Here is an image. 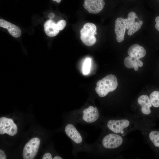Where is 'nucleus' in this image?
I'll return each mask as SVG.
<instances>
[{
  "label": "nucleus",
  "mask_w": 159,
  "mask_h": 159,
  "mask_svg": "<svg viewBox=\"0 0 159 159\" xmlns=\"http://www.w3.org/2000/svg\"><path fill=\"white\" fill-rule=\"evenodd\" d=\"M138 102L141 107V110L143 114L148 115L150 113V107H152V105L148 95H141L138 98Z\"/></svg>",
  "instance_id": "13"
},
{
  "label": "nucleus",
  "mask_w": 159,
  "mask_h": 159,
  "mask_svg": "<svg viewBox=\"0 0 159 159\" xmlns=\"http://www.w3.org/2000/svg\"><path fill=\"white\" fill-rule=\"evenodd\" d=\"M6 156L4 151L0 150V159H6Z\"/></svg>",
  "instance_id": "24"
},
{
  "label": "nucleus",
  "mask_w": 159,
  "mask_h": 159,
  "mask_svg": "<svg viewBox=\"0 0 159 159\" xmlns=\"http://www.w3.org/2000/svg\"><path fill=\"white\" fill-rule=\"evenodd\" d=\"M66 21L63 19L60 20L56 23L57 28L59 31L63 30L66 26Z\"/></svg>",
  "instance_id": "21"
},
{
  "label": "nucleus",
  "mask_w": 159,
  "mask_h": 159,
  "mask_svg": "<svg viewBox=\"0 0 159 159\" xmlns=\"http://www.w3.org/2000/svg\"><path fill=\"white\" fill-rule=\"evenodd\" d=\"M143 23V21L139 19H138L128 29L127 32L129 36L132 35L141 28Z\"/></svg>",
  "instance_id": "18"
},
{
  "label": "nucleus",
  "mask_w": 159,
  "mask_h": 159,
  "mask_svg": "<svg viewBox=\"0 0 159 159\" xmlns=\"http://www.w3.org/2000/svg\"><path fill=\"white\" fill-rule=\"evenodd\" d=\"M117 85V80L115 76L109 74L97 82L95 90L99 96L103 97L109 92L114 91Z\"/></svg>",
  "instance_id": "1"
},
{
  "label": "nucleus",
  "mask_w": 159,
  "mask_h": 159,
  "mask_svg": "<svg viewBox=\"0 0 159 159\" xmlns=\"http://www.w3.org/2000/svg\"><path fill=\"white\" fill-rule=\"evenodd\" d=\"M40 143V140L38 138H34L30 140L24 147L23 152V159H34L37 153Z\"/></svg>",
  "instance_id": "3"
},
{
  "label": "nucleus",
  "mask_w": 159,
  "mask_h": 159,
  "mask_svg": "<svg viewBox=\"0 0 159 159\" xmlns=\"http://www.w3.org/2000/svg\"><path fill=\"white\" fill-rule=\"evenodd\" d=\"M17 132V127L13 120L10 118L4 117L0 118V134L6 133L13 136Z\"/></svg>",
  "instance_id": "4"
},
{
  "label": "nucleus",
  "mask_w": 159,
  "mask_h": 159,
  "mask_svg": "<svg viewBox=\"0 0 159 159\" xmlns=\"http://www.w3.org/2000/svg\"><path fill=\"white\" fill-rule=\"evenodd\" d=\"M105 5L103 0H85L83 6L89 13L96 14L100 12Z\"/></svg>",
  "instance_id": "7"
},
{
  "label": "nucleus",
  "mask_w": 159,
  "mask_h": 159,
  "mask_svg": "<svg viewBox=\"0 0 159 159\" xmlns=\"http://www.w3.org/2000/svg\"><path fill=\"white\" fill-rule=\"evenodd\" d=\"M97 30L96 25L91 23L85 24L80 31V38L82 42L86 45L90 46L96 42L95 37Z\"/></svg>",
  "instance_id": "2"
},
{
  "label": "nucleus",
  "mask_w": 159,
  "mask_h": 159,
  "mask_svg": "<svg viewBox=\"0 0 159 159\" xmlns=\"http://www.w3.org/2000/svg\"><path fill=\"white\" fill-rule=\"evenodd\" d=\"M149 98L152 105L155 107H159V91L152 92L150 95Z\"/></svg>",
  "instance_id": "16"
},
{
  "label": "nucleus",
  "mask_w": 159,
  "mask_h": 159,
  "mask_svg": "<svg viewBox=\"0 0 159 159\" xmlns=\"http://www.w3.org/2000/svg\"><path fill=\"white\" fill-rule=\"evenodd\" d=\"M150 140L155 147H159V132L153 131L149 134Z\"/></svg>",
  "instance_id": "19"
},
{
  "label": "nucleus",
  "mask_w": 159,
  "mask_h": 159,
  "mask_svg": "<svg viewBox=\"0 0 159 159\" xmlns=\"http://www.w3.org/2000/svg\"><path fill=\"white\" fill-rule=\"evenodd\" d=\"M54 16V13H50L48 15V17L49 19H52Z\"/></svg>",
  "instance_id": "25"
},
{
  "label": "nucleus",
  "mask_w": 159,
  "mask_h": 159,
  "mask_svg": "<svg viewBox=\"0 0 159 159\" xmlns=\"http://www.w3.org/2000/svg\"><path fill=\"white\" fill-rule=\"evenodd\" d=\"M44 28L46 34L49 37L55 36L59 33V30L57 28L56 24L51 19L48 20L45 22Z\"/></svg>",
  "instance_id": "14"
},
{
  "label": "nucleus",
  "mask_w": 159,
  "mask_h": 159,
  "mask_svg": "<svg viewBox=\"0 0 159 159\" xmlns=\"http://www.w3.org/2000/svg\"><path fill=\"white\" fill-rule=\"evenodd\" d=\"M52 0L53 1H56L57 0Z\"/></svg>",
  "instance_id": "28"
},
{
  "label": "nucleus",
  "mask_w": 159,
  "mask_h": 159,
  "mask_svg": "<svg viewBox=\"0 0 159 159\" xmlns=\"http://www.w3.org/2000/svg\"><path fill=\"white\" fill-rule=\"evenodd\" d=\"M65 131L68 137L77 144L81 143L82 137L75 126L71 124H67L65 127Z\"/></svg>",
  "instance_id": "10"
},
{
  "label": "nucleus",
  "mask_w": 159,
  "mask_h": 159,
  "mask_svg": "<svg viewBox=\"0 0 159 159\" xmlns=\"http://www.w3.org/2000/svg\"><path fill=\"white\" fill-rule=\"evenodd\" d=\"M82 118L86 122L92 123L95 122L99 117V112L96 107L90 106L82 111Z\"/></svg>",
  "instance_id": "9"
},
{
  "label": "nucleus",
  "mask_w": 159,
  "mask_h": 159,
  "mask_svg": "<svg viewBox=\"0 0 159 159\" xmlns=\"http://www.w3.org/2000/svg\"><path fill=\"white\" fill-rule=\"evenodd\" d=\"M138 19V18L137 14L134 12L131 11L129 13L127 18V29H129L132 25L136 21L135 20Z\"/></svg>",
  "instance_id": "17"
},
{
  "label": "nucleus",
  "mask_w": 159,
  "mask_h": 159,
  "mask_svg": "<svg viewBox=\"0 0 159 159\" xmlns=\"http://www.w3.org/2000/svg\"><path fill=\"white\" fill-rule=\"evenodd\" d=\"M61 0H57L56 1L58 3H59L61 2Z\"/></svg>",
  "instance_id": "27"
},
{
  "label": "nucleus",
  "mask_w": 159,
  "mask_h": 159,
  "mask_svg": "<svg viewBox=\"0 0 159 159\" xmlns=\"http://www.w3.org/2000/svg\"><path fill=\"white\" fill-rule=\"evenodd\" d=\"M122 142L123 139L120 136L115 133H110L103 138L102 144L105 148L113 149L120 146Z\"/></svg>",
  "instance_id": "5"
},
{
  "label": "nucleus",
  "mask_w": 159,
  "mask_h": 159,
  "mask_svg": "<svg viewBox=\"0 0 159 159\" xmlns=\"http://www.w3.org/2000/svg\"><path fill=\"white\" fill-rule=\"evenodd\" d=\"M124 63L126 67L129 69L134 68L135 71L138 70V67H142L143 65V63L140 59L130 56L125 58Z\"/></svg>",
  "instance_id": "15"
},
{
  "label": "nucleus",
  "mask_w": 159,
  "mask_h": 159,
  "mask_svg": "<svg viewBox=\"0 0 159 159\" xmlns=\"http://www.w3.org/2000/svg\"><path fill=\"white\" fill-rule=\"evenodd\" d=\"M91 59L89 58H87L85 60L82 68L83 73L84 74L87 75L89 73L91 66Z\"/></svg>",
  "instance_id": "20"
},
{
  "label": "nucleus",
  "mask_w": 159,
  "mask_h": 159,
  "mask_svg": "<svg viewBox=\"0 0 159 159\" xmlns=\"http://www.w3.org/2000/svg\"><path fill=\"white\" fill-rule=\"evenodd\" d=\"M42 159H52V156L51 154L48 153H45L43 156Z\"/></svg>",
  "instance_id": "22"
},
{
  "label": "nucleus",
  "mask_w": 159,
  "mask_h": 159,
  "mask_svg": "<svg viewBox=\"0 0 159 159\" xmlns=\"http://www.w3.org/2000/svg\"><path fill=\"white\" fill-rule=\"evenodd\" d=\"M130 122L126 119L110 120L107 123L108 128L115 133H119L129 125Z\"/></svg>",
  "instance_id": "8"
},
{
  "label": "nucleus",
  "mask_w": 159,
  "mask_h": 159,
  "mask_svg": "<svg viewBox=\"0 0 159 159\" xmlns=\"http://www.w3.org/2000/svg\"><path fill=\"white\" fill-rule=\"evenodd\" d=\"M127 21V19L119 17L115 21V32L116 35L117 41L118 42H121L124 40Z\"/></svg>",
  "instance_id": "6"
},
{
  "label": "nucleus",
  "mask_w": 159,
  "mask_h": 159,
  "mask_svg": "<svg viewBox=\"0 0 159 159\" xmlns=\"http://www.w3.org/2000/svg\"><path fill=\"white\" fill-rule=\"evenodd\" d=\"M127 53L129 56L139 59L144 57L146 54V51L142 46L138 44H135L128 49Z\"/></svg>",
  "instance_id": "12"
},
{
  "label": "nucleus",
  "mask_w": 159,
  "mask_h": 159,
  "mask_svg": "<svg viewBox=\"0 0 159 159\" xmlns=\"http://www.w3.org/2000/svg\"><path fill=\"white\" fill-rule=\"evenodd\" d=\"M0 26L7 29L9 34L14 37H18L21 35V31L19 27L3 19H0Z\"/></svg>",
  "instance_id": "11"
},
{
  "label": "nucleus",
  "mask_w": 159,
  "mask_h": 159,
  "mask_svg": "<svg viewBox=\"0 0 159 159\" xmlns=\"http://www.w3.org/2000/svg\"><path fill=\"white\" fill-rule=\"evenodd\" d=\"M155 21L156 24H155V27L156 29L159 31V16L156 17L155 19Z\"/></svg>",
  "instance_id": "23"
},
{
  "label": "nucleus",
  "mask_w": 159,
  "mask_h": 159,
  "mask_svg": "<svg viewBox=\"0 0 159 159\" xmlns=\"http://www.w3.org/2000/svg\"><path fill=\"white\" fill-rule=\"evenodd\" d=\"M53 159H62V158L59 156H56L53 158Z\"/></svg>",
  "instance_id": "26"
}]
</instances>
